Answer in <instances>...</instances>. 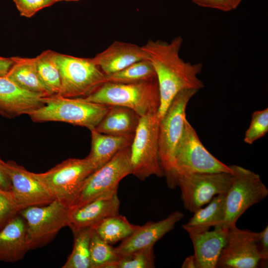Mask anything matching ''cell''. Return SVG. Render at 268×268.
<instances>
[{
  "mask_svg": "<svg viewBox=\"0 0 268 268\" xmlns=\"http://www.w3.org/2000/svg\"><path fill=\"white\" fill-rule=\"evenodd\" d=\"M183 43V38L178 36L170 42L149 40L142 46L156 74L160 95L157 116L159 121L179 92L185 89L199 91L204 86L198 77L202 69V64L186 62L181 58Z\"/></svg>",
  "mask_w": 268,
  "mask_h": 268,
  "instance_id": "obj_1",
  "label": "cell"
},
{
  "mask_svg": "<svg viewBox=\"0 0 268 268\" xmlns=\"http://www.w3.org/2000/svg\"><path fill=\"white\" fill-rule=\"evenodd\" d=\"M118 188L107 192L68 212L69 225L72 232L92 228L103 219L119 214Z\"/></svg>",
  "mask_w": 268,
  "mask_h": 268,
  "instance_id": "obj_15",
  "label": "cell"
},
{
  "mask_svg": "<svg viewBox=\"0 0 268 268\" xmlns=\"http://www.w3.org/2000/svg\"><path fill=\"white\" fill-rule=\"evenodd\" d=\"M91 132V150L87 156L94 171L109 162L120 151L131 146L134 135H114Z\"/></svg>",
  "mask_w": 268,
  "mask_h": 268,
  "instance_id": "obj_21",
  "label": "cell"
},
{
  "mask_svg": "<svg viewBox=\"0 0 268 268\" xmlns=\"http://www.w3.org/2000/svg\"><path fill=\"white\" fill-rule=\"evenodd\" d=\"M228 229L220 225L211 231L188 233L194 249L198 268H215Z\"/></svg>",
  "mask_w": 268,
  "mask_h": 268,
  "instance_id": "obj_19",
  "label": "cell"
},
{
  "mask_svg": "<svg viewBox=\"0 0 268 268\" xmlns=\"http://www.w3.org/2000/svg\"><path fill=\"white\" fill-rule=\"evenodd\" d=\"M3 162L4 161L0 157V188L11 192V183L5 172Z\"/></svg>",
  "mask_w": 268,
  "mask_h": 268,
  "instance_id": "obj_36",
  "label": "cell"
},
{
  "mask_svg": "<svg viewBox=\"0 0 268 268\" xmlns=\"http://www.w3.org/2000/svg\"><path fill=\"white\" fill-rule=\"evenodd\" d=\"M84 100L109 106L130 108L140 117L157 113L160 95L157 79L134 83L106 82Z\"/></svg>",
  "mask_w": 268,
  "mask_h": 268,
  "instance_id": "obj_3",
  "label": "cell"
},
{
  "mask_svg": "<svg viewBox=\"0 0 268 268\" xmlns=\"http://www.w3.org/2000/svg\"><path fill=\"white\" fill-rule=\"evenodd\" d=\"M28 251L26 222L19 213L0 230V261L18 262Z\"/></svg>",
  "mask_w": 268,
  "mask_h": 268,
  "instance_id": "obj_20",
  "label": "cell"
},
{
  "mask_svg": "<svg viewBox=\"0 0 268 268\" xmlns=\"http://www.w3.org/2000/svg\"><path fill=\"white\" fill-rule=\"evenodd\" d=\"M61 87L57 95L66 98L85 97L105 82V74L92 58L57 53Z\"/></svg>",
  "mask_w": 268,
  "mask_h": 268,
  "instance_id": "obj_7",
  "label": "cell"
},
{
  "mask_svg": "<svg viewBox=\"0 0 268 268\" xmlns=\"http://www.w3.org/2000/svg\"><path fill=\"white\" fill-rule=\"evenodd\" d=\"M140 117L130 108L110 106L95 130L102 134L114 135H134Z\"/></svg>",
  "mask_w": 268,
  "mask_h": 268,
  "instance_id": "obj_22",
  "label": "cell"
},
{
  "mask_svg": "<svg viewBox=\"0 0 268 268\" xmlns=\"http://www.w3.org/2000/svg\"><path fill=\"white\" fill-rule=\"evenodd\" d=\"M174 163L176 179L177 174L184 173L233 174L230 166L219 160L205 148L187 118L175 151Z\"/></svg>",
  "mask_w": 268,
  "mask_h": 268,
  "instance_id": "obj_11",
  "label": "cell"
},
{
  "mask_svg": "<svg viewBox=\"0 0 268 268\" xmlns=\"http://www.w3.org/2000/svg\"><path fill=\"white\" fill-rule=\"evenodd\" d=\"M13 64L12 57L5 58L0 56V77L4 76Z\"/></svg>",
  "mask_w": 268,
  "mask_h": 268,
  "instance_id": "obj_37",
  "label": "cell"
},
{
  "mask_svg": "<svg viewBox=\"0 0 268 268\" xmlns=\"http://www.w3.org/2000/svg\"><path fill=\"white\" fill-rule=\"evenodd\" d=\"M92 232V228H86L73 232L72 251L62 268H91L89 245Z\"/></svg>",
  "mask_w": 268,
  "mask_h": 268,
  "instance_id": "obj_28",
  "label": "cell"
},
{
  "mask_svg": "<svg viewBox=\"0 0 268 268\" xmlns=\"http://www.w3.org/2000/svg\"><path fill=\"white\" fill-rule=\"evenodd\" d=\"M12 59L13 64L4 76L25 90L52 95L39 78L35 57H12Z\"/></svg>",
  "mask_w": 268,
  "mask_h": 268,
  "instance_id": "obj_23",
  "label": "cell"
},
{
  "mask_svg": "<svg viewBox=\"0 0 268 268\" xmlns=\"http://www.w3.org/2000/svg\"><path fill=\"white\" fill-rule=\"evenodd\" d=\"M181 267L182 268H198L194 255L187 257L183 262Z\"/></svg>",
  "mask_w": 268,
  "mask_h": 268,
  "instance_id": "obj_38",
  "label": "cell"
},
{
  "mask_svg": "<svg viewBox=\"0 0 268 268\" xmlns=\"http://www.w3.org/2000/svg\"><path fill=\"white\" fill-rule=\"evenodd\" d=\"M57 2L62 1H77L79 0H56Z\"/></svg>",
  "mask_w": 268,
  "mask_h": 268,
  "instance_id": "obj_40",
  "label": "cell"
},
{
  "mask_svg": "<svg viewBox=\"0 0 268 268\" xmlns=\"http://www.w3.org/2000/svg\"><path fill=\"white\" fill-rule=\"evenodd\" d=\"M233 174L219 173H184L176 175L184 208L194 213L218 195L226 194Z\"/></svg>",
  "mask_w": 268,
  "mask_h": 268,
  "instance_id": "obj_12",
  "label": "cell"
},
{
  "mask_svg": "<svg viewBox=\"0 0 268 268\" xmlns=\"http://www.w3.org/2000/svg\"><path fill=\"white\" fill-rule=\"evenodd\" d=\"M184 216L183 213L176 210L161 220L149 221L142 226H139L131 235L122 240L118 247L115 248L117 253L122 256L154 247L159 240L174 229Z\"/></svg>",
  "mask_w": 268,
  "mask_h": 268,
  "instance_id": "obj_16",
  "label": "cell"
},
{
  "mask_svg": "<svg viewBox=\"0 0 268 268\" xmlns=\"http://www.w3.org/2000/svg\"><path fill=\"white\" fill-rule=\"evenodd\" d=\"M57 53L54 51L47 50L35 57L39 78L52 95L58 94L61 87Z\"/></svg>",
  "mask_w": 268,
  "mask_h": 268,
  "instance_id": "obj_26",
  "label": "cell"
},
{
  "mask_svg": "<svg viewBox=\"0 0 268 268\" xmlns=\"http://www.w3.org/2000/svg\"><path fill=\"white\" fill-rule=\"evenodd\" d=\"M3 166L20 211L30 206L47 205L55 200L32 172L23 166L13 161H4Z\"/></svg>",
  "mask_w": 268,
  "mask_h": 268,
  "instance_id": "obj_14",
  "label": "cell"
},
{
  "mask_svg": "<svg viewBox=\"0 0 268 268\" xmlns=\"http://www.w3.org/2000/svg\"><path fill=\"white\" fill-rule=\"evenodd\" d=\"M234 9H236L240 4L242 0H231Z\"/></svg>",
  "mask_w": 268,
  "mask_h": 268,
  "instance_id": "obj_39",
  "label": "cell"
},
{
  "mask_svg": "<svg viewBox=\"0 0 268 268\" xmlns=\"http://www.w3.org/2000/svg\"><path fill=\"white\" fill-rule=\"evenodd\" d=\"M197 5L228 12L234 9L231 0H192Z\"/></svg>",
  "mask_w": 268,
  "mask_h": 268,
  "instance_id": "obj_34",
  "label": "cell"
},
{
  "mask_svg": "<svg viewBox=\"0 0 268 268\" xmlns=\"http://www.w3.org/2000/svg\"><path fill=\"white\" fill-rule=\"evenodd\" d=\"M153 247L141 249L121 256L115 268H155Z\"/></svg>",
  "mask_w": 268,
  "mask_h": 268,
  "instance_id": "obj_30",
  "label": "cell"
},
{
  "mask_svg": "<svg viewBox=\"0 0 268 268\" xmlns=\"http://www.w3.org/2000/svg\"><path fill=\"white\" fill-rule=\"evenodd\" d=\"M44 105L29 116L36 123L61 122L95 129L110 106L87 101L82 97L66 98L57 95L43 98Z\"/></svg>",
  "mask_w": 268,
  "mask_h": 268,
  "instance_id": "obj_2",
  "label": "cell"
},
{
  "mask_svg": "<svg viewBox=\"0 0 268 268\" xmlns=\"http://www.w3.org/2000/svg\"><path fill=\"white\" fill-rule=\"evenodd\" d=\"M258 247L262 267L266 268L268 260V226L260 232V237L258 242Z\"/></svg>",
  "mask_w": 268,
  "mask_h": 268,
  "instance_id": "obj_35",
  "label": "cell"
},
{
  "mask_svg": "<svg viewBox=\"0 0 268 268\" xmlns=\"http://www.w3.org/2000/svg\"><path fill=\"white\" fill-rule=\"evenodd\" d=\"M130 147L120 151L109 162L85 179L69 206L68 212L107 192L118 188L120 181L132 174Z\"/></svg>",
  "mask_w": 268,
  "mask_h": 268,
  "instance_id": "obj_10",
  "label": "cell"
},
{
  "mask_svg": "<svg viewBox=\"0 0 268 268\" xmlns=\"http://www.w3.org/2000/svg\"><path fill=\"white\" fill-rule=\"evenodd\" d=\"M19 214L26 222L29 250L47 245L61 229L69 225L68 207L56 200L47 205L27 207Z\"/></svg>",
  "mask_w": 268,
  "mask_h": 268,
  "instance_id": "obj_9",
  "label": "cell"
},
{
  "mask_svg": "<svg viewBox=\"0 0 268 268\" xmlns=\"http://www.w3.org/2000/svg\"><path fill=\"white\" fill-rule=\"evenodd\" d=\"M226 194L214 197L204 207L194 212L187 223L182 225L188 233L200 232L209 230L211 227L221 225L225 216Z\"/></svg>",
  "mask_w": 268,
  "mask_h": 268,
  "instance_id": "obj_24",
  "label": "cell"
},
{
  "mask_svg": "<svg viewBox=\"0 0 268 268\" xmlns=\"http://www.w3.org/2000/svg\"><path fill=\"white\" fill-rule=\"evenodd\" d=\"M21 16L30 18L38 11L57 2L56 0H13Z\"/></svg>",
  "mask_w": 268,
  "mask_h": 268,
  "instance_id": "obj_33",
  "label": "cell"
},
{
  "mask_svg": "<svg viewBox=\"0 0 268 268\" xmlns=\"http://www.w3.org/2000/svg\"><path fill=\"white\" fill-rule=\"evenodd\" d=\"M93 171L90 161L86 157L69 158L45 172L32 174L55 200L68 208L82 184Z\"/></svg>",
  "mask_w": 268,
  "mask_h": 268,
  "instance_id": "obj_8",
  "label": "cell"
},
{
  "mask_svg": "<svg viewBox=\"0 0 268 268\" xmlns=\"http://www.w3.org/2000/svg\"><path fill=\"white\" fill-rule=\"evenodd\" d=\"M159 122L157 113L140 117L130 147L132 174L141 181L165 176L158 151Z\"/></svg>",
  "mask_w": 268,
  "mask_h": 268,
  "instance_id": "obj_5",
  "label": "cell"
},
{
  "mask_svg": "<svg viewBox=\"0 0 268 268\" xmlns=\"http://www.w3.org/2000/svg\"><path fill=\"white\" fill-rule=\"evenodd\" d=\"M45 96L25 90L4 76L0 77V115L4 118L29 115L44 105Z\"/></svg>",
  "mask_w": 268,
  "mask_h": 268,
  "instance_id": "obj_17",
  "label": "cell"
},
{
  "mask_svg": "<svg viewBox=\"0 0 268 268\" xmlns=\"http://www.w3.org/2000/svg\"><path fill=\"white\" fill-rule=\"evenodd\" d=\"M19 212L12 192L0 188V230Z\"/></svg>",
  "mask_w": 268,
  "mask_h": 268,
  "instance_id": "obj_32",
  "label": "cell"
},
{
  "mask_svg": "<svg viewBox=\"0 0 268 268\" xmlns=\"http://www.w3.org/2000/svg\"><path fill=\"white\" fill-rule=\"evenodd\" d=\"M89 252L91 268H115L121 258L115 248L101 239L93 229Z\"/></svg>",
  "mask_w": 268,
  "mask_h": 268,
  "instance_id": "obj_29",
  "label": "cell"
},
{
  "mask_svg": "<svg viewBox=\"0 0 268 268\" xmlns=\"http://www.w3.org/2000/svg\"><path fill=\"white\" fill-rule=\"evenodd\" d=\"M198 91L195 89H185L179 92L159 122L158 136L159 159L169 189L177 187L174 153L184 131L187 105Z\"/></svg>",
  "mask_w": 268,
  "mask_h": 268,
  "instance_id": "obj_4",
  "label": "cell"
},
{
  "mask_svg": "<svg viewBox=\"0 0 268 268\" xmlns=\"http://www.w3.org/2000/svg\"><path fill=\"white\" fill-rule=\"evenodd\" d=\"M156 74L149 60H143L133 63L116 72L105 75L106 82L134 83L156 79Z\"/></svg>",
  "mask_w": 268,
  "mask_h": 268,
  "instance_id": "obj_27",
  "label": "cell"
},
{
  "mask_svg": "<svg viewBox=\"0 0 268 268\" xmlns=\"http://www.w3.org/2000/svg\"></svg>",
  "mask_w": 268,
  "mask_h": 268,
  "instance_id": "obj_41",
  "label": "cell"
},
{
  "mask_svg": "<svg viewBox=\"0 0 268 268\" xmlns=\"http://www.w3.org/2000/svg\"><path fill=\"white\" fill-rule=\"evenodd\" d=\"M139 226L130 223L120 214L109 216L93 226V231L107 243L112 244L123 240Z\"/></svg>",
  "mask_w": 268,
  "mask_h": 268,
  "instance_id": "obj_25",
  "label": "cell"
},
{
  "mask_svg": "<svg viewBox=\"0 0 268 268\" xmlns=\"http://www.w3.org/2000/svg\"><path fill=\"white\" fill-rule=\"evenodd\" d=\"M260 237V232L240 229L236 225L228 228L216 268H257L260 261L258 247Z\"/></svg>",
  "mask_w": 268,
  "mask_h": 268,
  "instance_id": "obj_13",
  "label": "cell"
},
{
  "mask_svg": "<svg viewBox=\"0 0 268 268\" xmlns=\"http://www.w3.org/2000/svg\"><path fill=\"white\" fill-rule=\"evenodd\" d=\"M92 59L102 72L108 75L120 71L136 62L149 60V56L142 46L115 41Z\"/></svg>",
  "mask_w": 268,
  "mask_h": 268,
  "instance_id": "obj_18",
  "label": "cell"
},
{
  "mask_svg": "<svg viewBox=\"0 0 268 268\" xmlns=\"http://www.w3.org/2000/svg\"><path fill=\"white\" fill-rule=\"evenodd\" d=\"M231 185L225 201V216L221 226L228 229L250 207L268 196V189L259 174L243 167L232 165Z\"/></svg>",
  "mask_w": 268,
  "mask_h": 268,
  "instance_id": "obj_6",
  "label": "cell"
},
{
  "mask_svg": "<svg viewBox=\"0 0 268 268\" xmlns=\"http://www.w3.org/2000/svg\"><path fill=\"white\" fill-rule=\"evenodd\" d=\"M268 132V108L256 111L252 115L250 125L245 133L244 141L252 144Z\"/></svg>",
  "mask_w": 268,
  "mask_h": 268,
  "instance_id": "obj_31",
  "label": "cell"
}]
</instances>
